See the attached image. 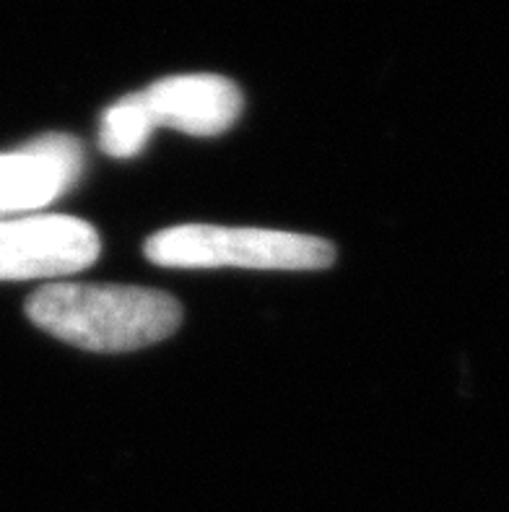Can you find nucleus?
Here are the masks:
<instances>
[{
  "mask_svg": "<svg viewBox=\"0 0 509 512\" xmlns=\"http://www.w3.org/2000/svg\"><path fill=\"white\" fill-rule=\"evenodd\" d=\"M26 315L50 336L97 354L146 349L172 336L182 323L180 302L164 292L76 281L37 289L26 302Z\"/></svg>",
  "mask_w": 509,
  "mask_h": 512,
  "instance_id": "obj_1",
  "label": "nucleus"
},
{
  "mask_svg": "<svg viewBox=\"0 0 509 512\" xmlns=\"http://www.w3.org/2000/svg\"><path fill=\"white\" fill-rule=\"evenodd\" d=\"M146 258L167 268H247V271H320L336 250L310 234L252 227L182 224L146 240Z\"/></svg>",
  "mask_w": 509,
  "mask_h": 512,
  "instance_id": "obj_2",
  "label": "nucleus"
},
{
  "mask_svg": "<svg viewBox=\"0 0 509 512\" xmlns=\"http://www.w3.org/2000/svg\"><path fill=\"white\" fill-rule=\"evenodd\" d=\"M102 242L76 216H32L0 221V281L60 279L89 268Z\"/></svg>",
  "mask_w": 509,
  "mask_h": 512,
  "instance_id": "obj_3",
  "label": "nucleus"
},
{
  "mask_svg": "<svg viewBox=\"0 0 509 512\" xmlns=\"http://www.w3.org/2000/svg\"><path fill=\"white\" fill-rule=\"evenodd\" d=\"M151 128H172L187 136H221L242 115V91L213 73L169 76L136 91Z\"/></svg>",
  "mask_w": 509,
  "mask_h": 512,
  "instance_id": "obj_4",
  "label": "nucleus"
},
{
  "mask_svg": "<svg viewBox=\"0 0 509 512\" xmlns=\"http://www.w3.org/2000/svg\"><path fill=\"white\" fill-rule=\"evenodd\" d=\"M84 172V146L65 133H47L0 154V214L34 211L71 190Z\"/></svg>",
  "mask_w": 509,
  "mask_h": 512,
  "instance_id": "obj_5",
  "label": "nucleus"
},
{
  "mask_svg": "<svg viewBox=\"0 0 509 512\" xmlns=\"http://www.w3.org/2000/svg\"><path fill=\"white\" fill-rule=\"evenodd\" d=\"M151 133L154 128L146 117V110L136 94H128L112 104L110 110H104L102 123H99V149L115 159H130L146 149Z\"/></svg>",
  "mask_w": 509,
  "mask_h": 512,
  "instance_id": "obj_6",
  "label": "nucleus"
}]
</instances>
